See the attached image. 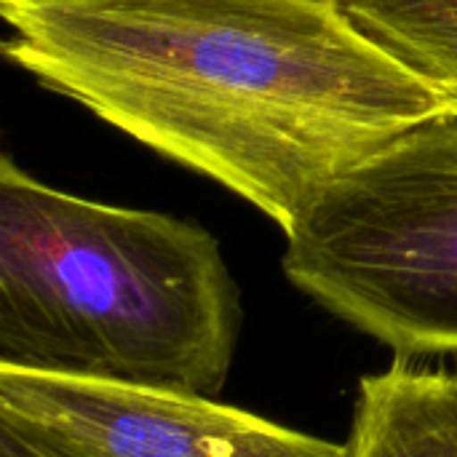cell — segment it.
I'll use <instances>...</instances> for the list:
<instances>
[{"label":"cell","instance_id":"cell-1","mask_svg":"<svg viewBox=\"0 0 457 457\" xmlns=\"http://www.w3.org/2000/svg\"><path fill=\"white\" fill-rule=\"evenodd\" d=\"M5 56L284 233L332 179L447 96L337 0H35L0 5Z\"/></svg>","mask_w":457,"mask_h":457},{"label":"cell","instance_id":"cell-2","mask_svg":"<svg viewBox=\"0 0 457 457\" xmlns=\"http://www.w3.org/2000/svg\"><path fill=\"white\" fill-rule=\"evenodd\" d=\"M238 289L195 222L43 185L0 161V370L214 399Z\"/></svg>","mask_w":457,"mask_h":457},{"label":"cell","instance_id":"cell-3","mask_svg":"<svg viewBox=\"0 0 457 457\" xmlns=\"http://www.w3.org/2000/svg\"><path fill=\"white\" fill-rule=\"evenodd\" d=\"M284 270L402 359L457 356V112L436 115L300 212Z\"/></svg>","mask_w":457,"mask_h":457},{"label":"cell","instance_id":"cell-4","mask_svg":"<svg viewBox=\"0 0 457 457\" xmlns=\"http://www.w3.org/2000/svg\"><path fill=\"white\" fill-rule=\"evenodd\" d=\"M0 431L48 457H348L204 396L0 370Z\"/></svg>","mask_w":457,"mask_h":457},{"label":"cell","instance_id":"cell-5","mask_svg":"<svg viewBox=\"0 0 457 457\" xmlns=\"http://www.w3.org/2000/svg\"><path fill=\"white\" fill-rule=\"evenodd\" d=\"M348 457H457V372L396 361L359 383Z\"/></svg>","mask_w":457,"mask_h":457},{"label":"cell","instance_id":"cell-6","mask_svg":"<svg viewBox=\"0 0 457 457\" xmlns=\"http://www.w3.org/2000/svg\"><path fill=\"white\" fill-rule=\"evenodd\" d=\"M353 24L457 112V0H337Z\"/></svg>","mask_w":457,"mask_h":457},{"label":"cell","instance_id":"cell-7","mask_svg":"<svg viewBox=\"0 0 457 457\" xmlns=\"http://www.w3.org/2000/svg\"><path fill=\"white\" fill-rule=\"evenodd\" d=\"M19 3H35V0H0V5H19Z\"/></svg>","mask_w":457,"mask_h":457}]
</instances>
